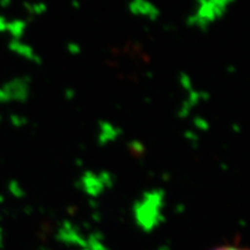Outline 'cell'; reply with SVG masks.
<instances>
[{
	"label": "cell",
	"mask_w": 250,
	"mask_h": 250,
	"mask_svg": "<svg viewBox=\"0 0 250 250\" xmlns=\"http://www.w3.org/2000/svg\"><path fill=\"white\" fill-rule=\"evenodd\" d=\"M214 250H247V249L241 248V247H236V246H224Z\"/></svg>",
	"instance_id": "cell-1"
}]
</instances>
